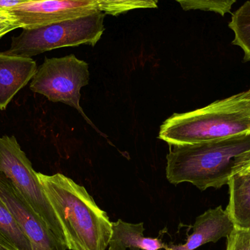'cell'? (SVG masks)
Listing matches in <instances>:
<instances>
[{"mask_svg":"<svg viewBox=\"0 0 250 250\" xmlns=\"http://www.w3.org/2000/svg\"><path fill=\"white\" fill-rule=\"evenodd\" d=\"M38 176L62 227L67 250H106L112 222L85 188L62 173Z\"/></svg>","mask_w":250,"mask_h":250,"instance_id":"cell-1","label":"cell"},{"mask_svg":"<svg viewBox=\"0 0 250 250\" xmlns=\"http://www.w3.org/2000/svg\"><path fill=\"white\" fill-rule=\"evenodd\" d=\"M250 151V133L197 144L170 146L166 177L172 185L188 182L201 191L220 189Z\"/></svg>","mask_w":250,"mask_h":250,"instance_id":"cell-2","label":"cell"},{"mask_svg":"<svg viewBox=\"0 0 250 250\" xmlns=\"http://www.w3.org/2000/svg\"><path fill=\"white\" fill-rule=\"evenodd\" d=\"M250 133V90L190 112L174 114L158 138L169 146L197 144Z\"/></svg>","mask_w":250,"mask_h":250,"instance_id":"cell-3","label":"cell"},{"mask_svg":"<svg viewBox=\"0 0 250 250\" xmlns=\"http://www.w3.org/2000/svg\"><path fill=\"white\" fill-rule=\"evenodd\" d=\"M105 15L98 11L41 27L23 29L20 35L12 38L10 48L4 52L31 58L64 47L95 46L105 31Z\"/></svg>","mask_w":250,"mask_h":250,"instance_id":"cell-4","label":"cell"},{"mask_svg":"<svg viewBox=\"0 0 250 250\" xmlns=\"http://www.w3.org/2000/svg\"><path fill=\"white\" fill-rule=\"evenodd\" d=\"M0 172L47 226L66 244L62 227L45 195L38 173L14 136L0 137Z\"/></svg>","mask_w":250,"mask_h":250,"instance_id":"cell-5","label":"cell"},{"mask_svg":"<svg viewBox=\"0 0 250 250\" xmlns=\"http://www.w3.org/2000/svg\"><path fill=\"white\" fill-rule=\"evenodd\" d=\"M89 64L73 54L60 58H45L32 79L30 89L53 103H63L76 108L97 129L80 105L81 89L89 83Z\"/></svg>","mask_w":250,"mask_h":250,"instance_id":"cell-6","label":"cell"},{"mask_svg":"<svg viewBox=\"0 0 250 250\" xmlns=\"http://www.w3.org/2000/svg\"><path fill=\"white\" fill-rule=\"evenodd\" d=\"M0 199L14 216L33 250H67V245L31 208L9 179L0 172Z\"/></svg>","mask_w":250,"mask_h":250,"instance_id":"cell-7","label":"cell"},{"mask_svg":"<svg viewBox=\"0 0 250 250\" xmlns=\"http://www.w3.org/2000/svg\"><path fill=\"white\" fill-rule=\"evenodd\" d=\"M10 12L21 29L41 27L101 11L98 0H42L22 3Z\"/></svg>","mask_w":250,"mask_h":250,"instance_id":"cell-8","label":"cell"},{"mask_svg":"<svg viewBox=\"0 0 250 250\" xmlns=\"http://www.w3.org/2000/svg\"><path fill=\"white\" fill-rule=\"evenodd\" d=\"M192 229V233L185 244H170L165 250H195L206 244L216 243L227 238L236 226L227 210L219 206L197 217Z\"/></svg>","mask_w":250,"mask_h":250,"instance_id":"cell-9","label":"cell"},{"mask_svg":"<svg viewBox=\"0 0 250 250\" xmlns=\"http://www.w3.org/2000/svg\"><path fill=\"white\" fill-rule=\"evenodd\" d=\"M38 70L30 57L0 52V111L7 108L15 95L33 79Z\"/></svg>","mask_w":250,"mask_h":250,"instance_id":"cell-10","label":"cell"},{"mask_svg":"<svg viewBox=\"0 0 250 250\" xmlns=\"http://www.w3.org/2000/svg\"><path fill=\"white\" fill-rule=\"evenodd\" d=\"M144 223H130L119 219L112 222V234L108 250H161L167 245L160 238L144 236Z\"/></svg>","mask_w":250,"mask_h":250,"instance_id":"cell-11","label":"cell"},{"mask_svg":"<svg viewBox=\"0 0 250 250\" xmlns=\"http://www.w3.org/2000/svg\"><path fill=\"white\" fill-rule=\"evenodd\" d=\"M226 209L236 228L250 230V173H236L229 180Z\"/></svg>","mask_w":250,"mask_h":250,"instance_id":"cell-12","label":"cell"},{"mask_svg":"<svg viewBox=\"0 0 250 250\" xmlns=\"http://www.w3.org/2000/svg\"><path fill=\"white\" fill-rule=\"evenodd\" d=\"M0 245L6 250H33L14 216L0 199Z\"/></svg>","mask_w":250,"mask_h":250,"instance_id":"cell-13","label":"cell"},{"mask_svg":"<svg viewBox=\"0 0 250 250\" xmlns=\"http://www.w3.org/2000/svg\"><path fill=\"white\" fill-rule=\"evenodd\" d=\"M229 28L234 32L232 44L244 51V62H250V0L232 13Z\"/></svg>","mask_w":250,"mask_h":250,"instance_id":"cell-14","label":"cell"},{"mask_svg":"<svg viewBox=\"0 0 250 250\" xmlns=\"http://www.w3.org/2000/svg\"><path fill=\"white\" fill-rule=\"evenodd\" d=\"M159 0H98L99 10L105 14L118 16L136 9L156 8Z\"/></svg>","mask_w":250,"mask_h":250,"instance_id":"cell-15","label":"cell"},{"mask_svg":"<svg viewBox=\"0 0 250 250\" xmlns=\"http://www.w3.org/2000/svg\"><path fill=\"white\" fill-rule=\"evenodd\" d=\"M184 10H203L214 12L224 16L230 13L236 0H174Z\"/></svg>","mask_w":250,"mask_h":250,"instance_id":"cell-16","label":"cell"},{"mask_svg":"<svg viewBox=\"0 0 250 250\" xmlns=\"http://www.w3.org/2000/svg\"><path fill=\"white\" fill-rule=\"evenodd\" d=\"M226 239V250H250V230L236 227Z\"/></svg>","mask_w":250,"mask_h":250,"instance_id":"cell-17","label":"cell"},{"mask_svg":"<svg viewBox=\"0 0 250 250\" xmlns=\"http://www.w3.org/2000/svg\"><path fill=\"white\" fill-rule=\"evenodd\" d=\"M19 24L14 16L7 10H0V25ZM20 26V25H19ZM21 27V26H20Z\"/></svg>","mask_w":250,"mask_h":250,"instance_id":"cell-18","label":"cell"},{"mask_svg":"<svg viewBox=\"0 0 250 250\" xmlns=\"http://www.w3.org/2000/svg\"><path fill=\"white\" fill-rule=\"evenodd\" d=\"M24 2H27V1L26 0H0V10H8Z\"/></svg>","mask_w":250,"mask_h":250,"instance_id":"cell-19","label":"cell"},{"mask_svg":"<svg viewBox=\"0 0 250 250\" xmlns=\"http://www.w3.org/2000/svg\"><path fill=\"white\" fill-rule=\"evenodd\" d=\"M236 173H250V151L238 167Z\"/></svg>","mask_w":250,"mask_h":250,"instance_id":"cell-20","label":"cell"},{"mask_svg":"<svg viewBox=\"0 0 250 250\" xmlns=\"http://www.w3.org/2000/svg\"><path fill=\"white\" fill-rule=\"evenodd\" d=\"M20 26L19 24H3L0 25V40L4 35H7L11 31L16 29H19Z\"/></svg>","mask_w":250,"mask_h":250,"instance_id":"cell-21","label":"cell"},{"mask_svg":"<svg viewBox=\"0 0 250 250\" xmlns=\"http://www.w3.org/2000/svg\"><path fill=\"white\" fill-rule=\"evenodd\" d=\"M27 1H42V0H26Z\"/></svg>","mask_w":250,"mask_h":250,"instance_id":"cell-22","label":"cell"},{"mask_svg":"<svg viewBox=\"0 0 250 250\" xmlns=\"http://www.w3.org/2000/svg\"><path fill=\"white\" fill-rule=\"evenodd\" d=\"M0 250H6L4 249V248H3L2 247H1V245H0Z\"/></svg>","mask_w":250,"mask_h":250,"instance_id":"cell-23","label":"cell"},{"mask_svg":"<svg viewBox=\"0 0 250 250\" xmlns=\"http://www.w3.org/2000/svg\"></svg>","mask_w":250,"mask_h":250,"instance_id":"cell-24","label":"cell"}]
</instances>
